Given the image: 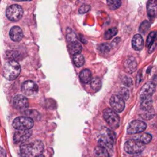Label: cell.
<instances>
[{"instance_id": "cell-1", "label": "cell", "mask_w": 157, "mask_h": 157, "mask_svg": "<svg viewBox=\"0 0 157 157\" xmlns=\"http://www.w3.org/2000/svg\"><path fill=\"white\" fill-rule=\"evenodd\" d=\"M44 150V144L39 140L24 142L20 147V152L22 157H37L42 155Z\"/></svg>"}, {"instance_id": "cell-2", "label": "cell", "mask_w": 157, "mask_h": 157, "mask_svg": "<svg viewBox=\"0 0 157 157\" xmlns=\"http://www.w3.org/2000/svg\"><path fill=\"white\" fill-rule=\"evenodd\" d=\"M21 71V67L18 62L15 60H10L5 63L2 75L7 80H12L15 79Z\"/></svg>"}, {"instance_id": "cell-3", "label": "cell", "mask_w": 157, "mask_h": 157, "mask_svg": "<svg viewBox=\"0 0 157 157\" xmlns=\"http://www.w3.org/2000/svg\"><path fill=\"white\" fill-rule=\"evenodd\" d=\"M103 117L108 125L113 129L117 128L120 125V117L112 109L107 108L103 110Z\"/></svg>"}, {"instance_id": "cell-4", "label": "cell", "mask_w": 157, "mask_h": 157, "mask_svg": "<svg viewBox=\"0 0 157 157\" xmlns=\"http://www.w3.org/2000/svg\"><path fill=\"white\" fill-rule=\"evenodd\" d=\"M145 148V145L136 139H131L126 141L124 145L125 151L130 155H135L141 153Z\"/></svg>"}, {"instance_id": "cell-5", "label": "cell", "mask_w": 157, "mask_h": 157, "mask_svg": "<svg viewBox=\"0 0 157 157\" xmlns=\"http://www.w3.org/2000/svg\"><path fill=\"white\" fill-rule=\"evenodd\" d=\"M33 125V120L28 117H18L12 122V126L17 130H29Z\"/></svg>"}, {"instance_id": "cell-6", "label": "cell", "mask_w": 157, "mask_h": 157, "mask_svg": "<svg viewBox=\"0 0 157 157\" xmlns=\"http://www.w3.org/2000/svg\"><path fill=\"white\" fill-rule=\"evenodd\" d=\"M6 17L12 21H17L20 20L23 15V10L21 7L18 4H13L7 7L6 10Z\"/></svg>"}, {"instance_id": "cell-7", "label": "cell", "mask_w": 157, "mask_h": 157, "mask_svg": "<svg viewBox=\"0 0 157 157\" xmlns=\"http://www.w3.org/2000/svg\"><path fill=\"white\" fill-rule=\"evenodd\" d=\"M107 132L101 135L98 139L99 146L106 149L107 151L111 150L113 147L114 141V134L109 129Z\"/></svg>"}, {"instance_id": "cell-8", "label": "cell", "mask_w": 157, "mask_h": 157, "mask_svg": "<svg viewBox=\"0 0 157 157\" xmlns=\"http://www.w3.org/2000/svg\"><path fill=\"white\" fill-rule=\"evenodd\" d=\"M146 128L147 124L144 121L140 120H134L129 124L127 128V132L130 134H137L145 131Z\"/></svg>"}, {"instance_id": "cell-9", "label": "cell", "mask_w": 157, "mask_h": 157, "mask_svg": "<svg viewBox=\"0 0 157 157\" xmlns=\"http://www.w3.org/2000/svg\"><path fill=\"white\" fill-rule=\"evenodd\" d=\"M110 104L112 109L117 112H121L125 106L124 100L119 95L113 94L110 99Z\"/></svg>"}, {"instance_id": "cell-10", "label": "cell", "mask_w": 157, "mask_h": 157, "mask_svg": "<svg viewBox=\"0 0 157 157\" xmlns=\"http://www.w3.org/2000/svg\"><path fill=\"white\" fill-rule=\"evenodd\" d=\"M22 92L27 96L36 94L39 91L37 85L32 80L25 81L21 85Z\"/></svg>"}, {"instance_id": "cell-11", "label": "cell", "mask_w": 157, "mask_h": 157, "mask_svg": "<svg viewBox=\"0 0 157 157\" xmlns=\"http://www.w3.org/2000/svg\"><path fill=\"white\" fill-rule=\"evenodd\" d=\"M12 103L13 107L18 110H25L29 106L28 99L21 94L15 96L13 98Z\"/></svg>"}, {"instance_id": "cell-12", "label": "cell", "mask_w": 157, "mask_h": 157, "mask_svg": "<svg viewBox=\"0 0 157 157\" xmlns=\"http://www.w3.org/2000/svg\"><path fill=\"white\" fill-rule=\"evenodd\" d=\"M32 132L29 130H18L13 136V140L15 144H23L31 136Z\"/></svg>"}, {"instance_id": "cell-13", "label": "cell", "mask_w": 157, "mask_h": 157, "mask_svg": "<svg viewBox=\"0 0 157 157\" xmlns=\"http://www.w3.org/2000/svg\"><path fill=\"white\" fill-rule=\"evenodd\" d=\"M155 91V85L152 82L146 83L141 88L140 91V99L151 97L152 94Z\"/></svg>"}, {"instance_id": "cell-14", "label": "cell", "mask_w": 157, "mask_h": 157, "mask_svg": "<svg viewBox=\"0 0 157 157\" xmlns=\"http://www.w3.org/2000/svg\"><path fill=\"white\" fill-rule=\"evenodd\" d=\"M123 67L125 71L128 74L133 73L137 67V63L136 59L132 56L126 58L123 62Z\"/></svg>"}, {"instance_id": "cell-15", "label": "cell", "mask_w": 157, "mask_h": 157, "mask_svg": "<svg viewBox=\"0 0 157 157\" xmlns=\"http://www.w3.org/2000/svg\"><path fill=\"white\" fill-rule=\"evenodd\" d=\"M9 36L12 40L14 42H19L20 41L23 37V33L22 29L17 26H13L9 32Z\"/></svg>"}, {"instance_id": "cell-16", "label": "cell", "mask_w": 157, "mask_h": 157, "mask_svg": "<svg viewBox=\"0 0 157 157\" xmlns=\"http://www.w3.org/2000/svg\"><path fill=\"white\" fill-rule=\"evenodd\" d=\"M68 48L70 53L74 55L77 54H80L82 50V46L81 44L77 40H74L71 42H69Z\"/></svg>"}, {"instance_id": "cell-17", "label": "cell", "mask_w": 157, "mask_h": 157, "mask_svg": "<svg viewBox=\"0 0 157 157\" xmlns=\"http://www.w3.org/2000/svg\"><path fill=\"white\" fill-rule=\"evenodd\" d=\"M148 15L151 17H155L157 14V0H148L147 4Z\"/></svg>"}, {"instance_id": "cell-18", "label": "cell", "mask_w": 157, "mask_h": 157, "mask_svg": "<svg viewBox=\"0 0 157 157\" xmlns=\"http://www.w3.org/2000/svg\"><path fill=\"white\" fill-rule=\"evenodd\" d=\"M132 46L135 50H141L144 47V40L141 35L137 34L132 39Z\"/></svg>"}, {"instance_id": "cell-19", "label": "cell", "mask_w": 157, "mask_h": 157, "mask_svg": "<svg viewBox=\"0 0 157 157\" xmlns=\"http://www.w3.org/2000/svg\"><path fill=\"white\" fill-rule=\"evenodd\" d=\"M79 75L81 81L84 83H90L92 79V74L91 71L88 69L82 70L80 72Z\"/></svg>"}, {"instance_id": "cell-20", "label": "cell", "mask_w": 157, "mask_h": 157, "mask_svg": "<svg viewBox=\"0 0 157 157\" xmlns=\"http://www.w3.org/2000/svg\"><path fill=\"white\" fill-rule=\"evenodd\" d=\"M140 109L141 110H146L152 109V99L151 97L146 98L140 99Z\"/></svg>"}, {"instance_id": "cell-21", "label": "cell", "mask_w": 157, "mask_h": 157, "mask_svg": "<svg viewBox=\"0 0 157 157\" xmlns=\"http://www.w3.org/2000/svg\"><path fill=\"white\" fill-rule=\"evenodd\" d=\"M151 136L148 133H142L135 136V139L139 140L143 144H148L151 140Z\"/></svg>"}, {"instance_id": "cell-22", "label": "cell", "mask_w": 157, "mask_h": 157, "mask_svg": "<svg viewBox=\"0 0 157 157\" xmlns=\"http://www.w3.org/2000/svg\"><path fill=\"white\" fill-rule=\"evenodd\" d=\"M94 155L96 157H109L108 151L100 146H98L95 148Z\"/></svg>"}, {"instance_id": "cell-23", "label": "cell", "mask_w": 157, "mask_h": 157, "mask_svg": "<svg viewBox=\"0 0 157 157\" xmlns=\"http://www.w3.org/2000/svg\"><path fill=\"white\" fill-rule=\"evenodd\" d=\"M90 83L91 88L96 91H98L101 87V80L100 78L98 77L93 78Z\"/></svg>"}, {"instance_id": "cell-24", "label": "cell", "mask_w": 157, "mask_h": 157, "mask_svg": "<svg viewBox=\"0 0 157 157\" xmlns=\"http://www.w3.org/2000/svg\"><path fill=\"white\" fill-rule=\"evenodd\" d=\"M73 62L76 67H80L84 64L85 59L82 55L77 54L73 56Z\"/></svg>"}, {"instance_id": "cell-25", "label": "cell", "mask_w": 157, "mask_h": 157, "mask_svg": "<svg viewBox=\"0 0 157 157\" xmlns=\"http://www.w3.org/2000/svg\"><path fill=\"white\" fill-rule=\"evenodd\" d=\"M155 113L153 109L146 110H142V112L140 114V116L142 118L145 120H150L152 118L155 116Z\"/></svg>"}, {"instance_id": "cell-26", "label": "cell", "mask_w": 157, "mask_h": 157, "mask_svg": "<svg viewBox=\"0 0 157 157\" xmlns=\"http://www.w3.org/2000/svg\"><path fill=\"white\" fill-rule=\"evenodd\" d=\"M109 8L111 10H115L120 7L121 4V0H107Z\"/></svg>"}, {"instance_id": "cell-27", "label": "cell", "mask_w": 157, "mask_h": 157, "mask_svg": "<svg viewBox=\"0 0 157 157\" xmlns=\"http://www.w3.org/2000/svg\"><path fill=\"white\" fill-rule=\"evenodd\" d=\"M117 32H118L117 28L115 27H113L108 29L104 33V39H105L106 40L111 39L112 37L115 36L117 34Z\"/></svg>"}, {"instance_id": "cell-28", "label": "cell", "mask_w": 157, "mask_h": 157, "mask_svg": "<svg viewBox=\"0 0 157 157\" xmlns=\"http://www.w3.org/2000/svg\"><path fill=\"white\" fill-rule=\"evenodd\" d=\"M150 24L149 21L147 20H145L140 24L139 28V31L142 34H145L146 32L150 28Z\"/></svg>"}, {"instance_id": "cell-29", "label": "cell", "mask_w": 157, "mask_h": 157, "mask_svg": "<svg viewBox=\"0 0 157 157\" xmlns=\"http://www.w3.org/2000/svg\"><path fill=\"white\" fill-rule=\"evenodd\" d=\"M66 39H67L68 42H72V41H74V40H77L76 34L70 28L67 29Z\"/></svg>"}, {"instance_id": "cell-30", "label": "cell", "mask_w": 157, "mask_h": 157, "mask_svg": "<svg viewBox=\"0 0 157 157\" xmlns=\"http://www.w3.org/2000/svg\"><path fill=\"white\" fill-rule=\"evenodd\" d=\"M98 49L100 52L105 53L110 50L111 47L110 45L108 44H101L98 46Z\"/></svg>"}, {"instance_id": "cell-31", "label": "cell", "mask_w": 157, "mask_h": 157, "mask_svg": "<svg viewBox=\"0 0 157 157\" xmlns=\"http://www.w3.org/2000/svg\"><path fill=\"white\" fill-rule=\"evenodd\" d=\"M156 32H154V31L151 32L148 34V36L147 37V42H146V46L147 47H150L152 45V44L154 41V39L156 37Z\"/></svg>"}, {"instance_id": "cell-32", "label": "cell", "mask_w": 157, "mask_h": 157, "mask_svg": "<svg viewBox=\"0 0 157 157\" xmlns=\"http://www.w3.org/2000/svg\"><path fill=\"white\" fill-rule=\"evenodd\" d=\"M121 98H122L124 100H128L129 96V93L127 88H121L119 91L118 94Z\"/></svg>"}, {"instance_id": "cell-33", "label": "cell", "mask_w": 157, "mask_h": 157, "mask_svg": "<svg viewBox=\"0 0 157 157\" xmlns=\"http://www.w3.org/2000/svg\"><path fill=\"white\" fill-rule=\"evenodd\" d=\"M122 82H123V85H124L125 86H128V87L131 86L133 84L132 78L128 76H124L122 79Z\"/></svg>"}, {"instance_id": "cell-34", "label": "cell", "mask_w": 157, "mask_h": 157, "mask_svg": "<svg viewBox=\"0 0 157 157\" xmlns=\"http://www.w3.org/2000/svg\"><path fill=\"white\" fill-rule=\"evenodd\" d=\"M91 7L88 4H83L78 9V12L80 13H85L88 12L90 10Z\"/></svg>"}, {"instance_id": "cell-35", "label": "cell", "mask_w": 157, "mask_h": 157, "mask_svg": "<svg viewBox=\"0 0 157 157\" xmlns=\"http://www.w3.org/2000/svg\"><path fill=\"white\" fill-rule=\"evenodd\" d=\"M0 157H6V151L2 147H0Z\"/></svg>"}, {"instance_id": "cell-36", "label": "cell", "mask_w": 157, "mask_h": 157, "mask_svg": "<svg viewBox=\"0 0 157 157\" xmlns=\"http://www.w3.org/2000/svg\"><path fill=\"white\" fill-rule=\"evenodd\" d=\"M120 39L119 38V37H116L113 41H112V44L113 45V46H115L118 42H119V41H120Z\"/></svg>"}, {"instance_id": "cell-37", "label": "cell", "mask_w": 157, "mask_h": 157, "mask_svg": "<svg viewBox=\"0 0 157 157\" xmlns=\"http://www.w3.org/2000/svg\"><path fill=\"white\" fill-rule=\"evenodd\" d=\"M141 77H142L141 72H140V75H139V73H138V74H137V85H138V84H139V82H140Z\"/></svg>"}, {"instance_id": "cell-38", "label": "cell", "mask_w": 157, "mask_h": 157, "mask_svg": "<svg viewBox=\"0 0 157 157\" xmlns=\"http://www.w3.org/2000/svg\"><path fill=\"white\" fill-rule=\"evenodd\" d=\"M152 82H153V83L155 85H157V75H155V76L153 77Z\"/></svg>"}, {"instance_id": "cell-39", "label": "cell", "mask_w": 157, "mask_h": 157, "mask_svg": "<svg viewBox=\"0 0 157 157\" xmlns=\"http://www.w3.org/2000/svg\"><path fill=\"white\" fill-rule=\"evenodd\" d=\"M13 1H31V0H13Z\"/></svg>"}, {"instance_id": "cell-40", "label": "cell", "mask_w": 157, "mask_h": 157, "mask_svg": "<svg viewBox=\"0 0 157 157\" xmlns=\"http://www.w3.org/2000/svg\"><path fill=\"white\" fill-rule=\"evenodd\" d=\"M37 157H45V156H42V155H40V156H37Z\"/></svg>"}]
</instances>
